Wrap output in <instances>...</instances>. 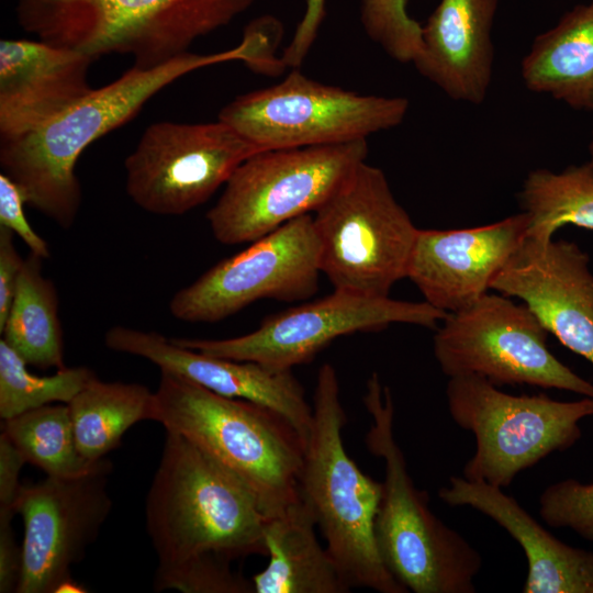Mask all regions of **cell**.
Here are the masks:
<instances>
[{
	"mask_svg": "<svg viewBox=\"0 0 593 593\" xmlns=\"http://www.w3.org/2000/svg\"><path fill=\"white\" fill-rule=\"evenodd\" d=\"M410 102L403 97L359 94L293 70L281 82L239 94L219 114L261 150L367 139L400 125Z\"/></svg>",
	"mask_w": 593,
	"mask_h": 593,
	"instance_id": "30bf717a",
	"label": "cell"
},
{
	"mask_svg": "<svg viewBox=\"0 0 593 593\" xmlns=\"http://www.w3.org/2000/svg\"><path fill=\"white\" fill-rule=\"evenodd\" d=\"M447 314L426 301L407 302L334 290L322 299L268 316L257 329L242 336L171 339L205 355L292 370L314 359L340 336L379 332L395 323L435 328Z\"/></svg>",
	"mask_w": 593,
	"mask_h": 593,
	"instance_id": "7c38bea8",
	"label": "cell"
},
{
	"mask_svg": "<svg viewBox=\"0 0 593 593\" xmlns=\"http://www.w3.org/2000/svg\"><path fill=\"white\" fill-rule=\"evenodd\" d=\"M499 0H440L422 26L417 71L450 99L484 102L493 76Z\"/></svg>",
	"mask_w": 593,
	"mask_h": 593,
	"instance_id": "ffe728a7",
	"label": "cell"
},
{
	"mask_svg": "<svg viewBox=\"0 0 593 593\" xmlns=\"http://www.w3.org/2000/svg\"><path fill=\"white\" fill-rule=\"evenodd\" d=\"M362 401L371 417L366 447L384 466L374 524L382 561L409 592L474 593L482 557L432 512L428 494L415 486L395 438L391 391L377 372L369 377Z\"/></svg>",
	"mask_w": 593,
	"mask_h": 593,
	"instance_id": "277c9868",
	"label": "cell"
},
{
	"mask_svg": "<svg viewBox=\"0 0 593 593\" xmlns=\"http://www.w3.org/2000/svg\"><path fill=\"white\" fill-rule=\"evenodd\" d=\"M43 259L24 258L13 301L0 328L2 339L27 363L65 368L57 290L43 273Z\"/></svg>",
	"mask_w": 593,
	"mask_h": 593,
	"instance_id": "cb8c5ba5",
	"label": "cell"
},
{
	"mask_svg": "<svg viewBox=\"0 0 593 593\" xmlns=\"http://www.w3.org/2000/svg\"><path fill=\"white\" fill-rule=\"evenodd\" d=\"M1 433L15 446L26 463L46 475L74 478L92 470L78 450L68 404L44 405L2 421Z\"/></svg>",
	"mask_w": 593,
	"mask_h": 593,
	"instance_id": "4316f807",
	"label": "cell"
},
{
	"mask_svg": "<svg viewBox=\"0 0 593 593\" xmlns=\"http://www.w3.org/2000/svg\"><path fill=\"white\" fill-rule=\"evenodd\" d=\"M325 16V0H306L302 20L280 57L286 67L299 68L304 61Z\"/></svg>",
	"mask_w": 593,
	"mask_h": 593,
	"instance_id": "1f68e13d",
	"label": "cell"
},
{
	"mask_svg": "<svg viewBox=\"0 0 593 593\" xmlns=\"http://www.w3.org/2000/svg\"><path fill=\"white\" fill-rule=\"evenodd\" d=\"M25 460L10 439L0 434V511L15 512L22 486L20 473ZM16 514V513H15Z\"/></svg>",
	"mask_w": 593,
	"mask_h": 593,
	"instance_id": "e575fe53",
	"label": "cell"
},
{
	"mask_svg": "<svg viewBox=\"0 0 593 593\" xmlns=\"http://www.w3.org/2000/svg\"><path fill=\"white\" fill-rule=\"evenodd\" d=\"M491 289L521 299L548 333L593 367V272L579 245L526 237Z\"/></svg>",
	"mask_w": 593,
	"mask_h": 593,
	"instance_id": "2e32d148",
	"label": "cell"
},
{
	"mask_svg": "<svg viewBox=\"0 0 593 593\" xmlns=\"http://www.w3.org/2000/svg\"><path fill=\"white\" fill-rule=\"evenodd\" d=\"M68 407L78 450L90 461L107 458L130 427L155 417L154 392L146 385L105 382L98 377L76 394Z\"/></svg>",
	"mask_w": 593,
	"mask_h": 593,
	"instance_id": "d4e9b609",
	"label": "cell"
},
{
	"mask_svg": "<svg viewBox=\"0 0 593 593\" xmlns=\"http://www.w3.org/2000/svg\"><path fill=\"white\" fill-rule=\"evenodd\" d=\"M255 0H16L19 24L93 59L127 54L152 68L246 11Z\"/></svg>",
	"mask_w": 593,
	"mask_h": 593,
	"instance_id": "8992f818",
	"label": "cell"
},
{
	"mask_svg": "<svg viewBox=\"0 0 593 593\" xmlns=\"http://www.w3.org/2000/svg\"><path fill=\"white\" fill-rule=\"evenodd\" d=\"M316 521L301 499L268 517V563L250 579L254 593H347L335 560L316 535Z\"/></svg>",
	"mask_w": 593,
	"mask_h": 593,
	"instance_id": "7402d4cb",
	"label": "cell"
},
{
	"mask_svg": "<svg viewBox=\"0 0 593 593\" xmlns=\"http://www.w3.org/2000/svg\"><path fill=\"white\" fill-rule=\"evenodd\" d=\"M438 496L484 514L517 541L527 559L524 593H593V551L556 538L502 488L452 475Z\"/></svg>",
	"mask_w": 593,
	"mask_h": 593,
	"instance_id": "44dd1931",
	"label": "cell"
},
{
	"mask_svg": "<svg viewBox=\"0 0 593 593\" xmlns=\"http://www.w3.org/2000/svg\"><path fill=\"white\" fill-rule=\"evenodd\" d=\"M111 461L103 458L79 477L46 475L22 484L15 503V513L24 525L16 593L85 591L70 570L83 559L111 513Z\"/></svg>",
	"mask_w": 593,
	"mask_h": 593,
	"instance_id": "9a60e30c",
	"label": "cell"
},
{
	"mask_svg": "<svg viewBox=\"0 0 593 593\" xmlns=\"http://www.w3.org/2000/svg\"><path fill=\"white\" fill-rule=\"evenodd\" d=\"M13 512H0V593L18 590L21 568L22 547L16 542L12 527Z\"/></svg>",
	"mask_w": 593,
	"mask_h": 593,
	"instance_id": "836d02e7",
	"label": "cell"
},
{
	"mask_svg": "<svg viewBox=\"0 0 593 593\" xmlns=\"http://www.w3.org/2000/svg\"><path fill=\"white\" fill-rule=\"evenodd\" d=\"M256 57L255 40L243 35L231 49L204 55L186 52L152 68L133 65L42 126L0 138L1 172L19 186L26 204L59 227L70 228L81 204L76 165L89 145L128 122L152 97L191 71L235 60L248 65Z\"/></svg>",
	"mask_w": 593,
	"mask_h": 593,
	"instance_id": "7a4b0ae2",
	"label": "cell"
},
{
	"mask_svg": "<svg viewBox=\"0 0 593 593\" xmlns=\"http://www.w3.org/2000/svg\"><path fill=\"white\" fill-rule=\"evenodd\" d=\"M522 213L495 223L459 230H419L409 259V278L424 301L446 313L470 306L527 236Z\"/></svg>",
	"mask_w": 593,
	"mask_h": 593,
	"instance_id": "e0dca14e",
	"label": "cell"
},
{
	"mask_svg": "<svg viewBox=\"0 0 593 593\" xmlns=\"http://www.w3.org/2000/svg\"><path fill=\"white\" fill-rule=\"evenodd\" d=\"M25 198L19 186L7 175L0 174V226L18 235L30 253L47 259L51 256L48 243L27 222Z\"/></svg>",
	"mask_w": 593,
	"mask_h": 593,
	"instance_id": "4dcf8cb0",
	"label": "cell"
},
{
	"mask_svg": "<svg viewBox=\"0 0 593 593\" xmlns=\"http://www.w3.org/2000/svg\"><path fill=\"white\" fill-rule=\"evenodd\" d=\"M367 156V139L257 152L208 212L213 236L224 245L251 243L311 214Z\"/></svg>",
	"mask_w": 593,
	"mask_h": 593,
	"instance_id": "9c48e42d",
	"label": "cell"
},
{
	"mask_svg": "<svg viewBox=\"0 0 593 593\" xmlns=\"http://www.w3.org/2000/svg\"><path fill=\"white\" fill-rule=\"evenodd\" d=\"M521 74L528 90L593 111V2L575 5L537 35Z\"/></svg>",
	"mask_w": 593,
	"mask_h": 593,
	"instance_id": "603a6c76",
	"label": "cell"
},
{
	"mask_svg": "<svg viewBox=\"0 0 593 593\" xmlns=\"http://www.w3.org/2000/svg\"><path fill=\"white\" fill-rule=\"evenodd\" d=\"M104 344L113 351L144 358L160 370L179 374L220 395L265 405L286 417L306 443L312 405L292 370L205 355L157 332L123 325L108 329Z\"/></svg>",
	"mask_w": 593,
	"mask_h": 593,
	"instance_id": "ac0fdd59",
	"label": "cell"
},
{
	"mask_svg": "<svg viewBox=\"0 0 593 593\" xmlns=\"http://www.w3.org/2000/svg\"><path fill=\"white\" fill-rule=\"evenodd\" d=\"M528 216V238L550 240L570 224L593 230V165L588 161L562 171L532 170L518 194Z\"/></svg>",
	"mask_w": 593,
	"mask_h": 593,
	"instance_id": "484cf974",
	"label": "cell"
},
{
	"mask_svg": "<svg viewBox=\"0 0 593 593\" xmlns=\"http://www.w3.org/2000/svg\"><path fill=\"white\" fill-rule=\"evenodd\" d=\"M313 213L321 272L334 290L384 298L406 278L418 228L380 168L360 163Z\"/></svg>",
	"mask_w": 593,
	"mask_h": 593,
	"instance_id": "ba28073f",
	"label": "cell"
},
{
	"mask_svg": "<svg viewBox=\"0 0 593 593\" xmlns=\"http://www.w3.org/2000/svg\"><path fill=\"white\" fill-rule=\"evenodd\" d=\"M94 59L45 41H0V138L29 133L87 96Z\"/></svg>",
	"mask_w": 593,
	"mask_h": 593,
	"instance_id": "d6986e66",
	"label": "cell"
},
{
	"mask_svg": "<svg viewBox=\"0 0 593 593\" xmlns=\"http://www.w3.org/2000/svg\"><path fill=\"white\" fill-rule=\"evenodd\" d=\"M260 150L220 120L157 122L144 131L125 159L126 193L148 213L182 215L206 202L245 159Z\"/></svg>",
	"mask_w": 593,
	"mask_h": 593,
	"instance_id": "4fadbf2b",
	"label": "cell"
},
{
	"mask_svg": "<svg viewBox=\"0 0 593 593\" xmlns=\"http://www.w3.org/2000/svg\"><path fill=\"white\" fill-rule=\"evenodd\" d=\"M446 400L452 421L475 438L462 477L502 489L550 454L572 447L581 438V421L593 416V398L514 395L475 374L450 377Z\"/></svg>",
	"mask_w": 593,
	"mask_h": 593,
	"instance_id": "52a82bcc",
	"label": "cell"
},
{
	"mask_svg": "<svg viewBox=\"0 0 593 593\" xmlns=\"http://www.w3.org/2000/svg\"><path fill=\"white\" fill-rule=\"evenodd\" d=\"M407 0H361L360 20L369 38L399 63H414L423 47L422 25Z\"/></svg>",
	"mask_w": 593,
	"mask_h": 593,
	"instance_id": "f1b7e54d",
	"label": "cell"
},
{
	"mask_svg": "<svg viewBox=\"0 0 593 593\" xmlns=\"http://www.w3.org/2000/svg\"><path fill=\"white\" fill-rule=\"evenodd\" d=\"M154 422L204 450L256 495L267 517L301 500L305 440L276 411L160 370Z\"/></svg>",
	"mask_w": 593,
	"mask_h": 593,
	"instance_id": "3957f363",
	"label": "cell"
},
{
	"mask_svg": "<svg viewBox=\"0 0 593 593\" xmlns=\"http://www.w3.org/2000/svg\"><path fill=\"white\" fill-rule=\"evenodd\" d=\"M312 423L300 474V495L311 508L345 582L380 593H407L378 550L374 524L382 482L363 473L343 440L346 414L335 368L317 373Z\"/></svg>",
	"mask_w": 593,
	"mask_h": 593,
	"instance_id": "5b68a950",
	"label": "cell"
},
{
	"mask_svg": "<svg viewBox=\"0 0 593 593\" xmlns=\"http://www.w3.org/2000/svg\"><path fill=\"white\" fill-rule=\"evenodd\" d=\"M539 515L553 528L593 541V483L569 478L549 484L539 496Z\"/></svg>",
	"mask_w": 593,
	"mask_h": 593,
	"instance_id": "f546056e",
	"label": "cell"
},
{
	"mask_svg": "<svg viewBox=\"0 0 593 593\" xmlns=\"http://www.w3.org/2000/svg\"><path fill=\"white\" fill-rule=\"evenodd\" d=\"M27 363L0 339V417L53 404H68L96 376L85 366L65 367L51 376L31 373Z\"/></svg>",
	"mask_w": 593,
	"mask_h": 593,
	"instance_id": "83f0119b",
	"label": "cell"
},
{
	"mask_svg": "<svg viewBox=\"0 0 593 593\" xmlns=\"http://www.w3.org/2000/svg\"><path fill=\"white\" fill-rule=\"evenodd\" d=\"M23 264L24 259L14 244V234L0 226V328L7 320Z\"/></svg>",
	"mask_w": 593,
	"mask_h": 593,
	"instance_id": "d6a6232c",
	"label": "cell"
},
{
	"mask_svg": "<svg viewBox=\"0 0 593 593\" xmlns=\"http://www.w3.org/2000/svg\"><path fill=\"white\" fill-rule=\"evenodd\" d=\"M267 516L253 491L186 437L166 432L146 501L156 592L254 593L232 563L267 557Z\"/></svg>",
	"mask_w": 593,
	"mask_h": 593,
	"instance_id": "6da1fadb",
	"label": "cell"
},
{
	"mask_svg": "<svg viewBox=\"0 0 593 593\" xmlns=\"http://www.w3.org/2000/svg\"><path fill=\"white\" fill-rule=\"evenodd\" d=\"M589 152H590V163L593 165V132H592V139L589 145Z\"/></svg>",
	"mask_w": 593,
	"mask_h": 593,
	"instance_id": "d590c367",
	"label": "cell"
},
{
	"mask_svg": "<svg viewBox=\"0 0 593 593\" xmlns=\"http://www.w3.org/2000/svg\"><path fill=\"white\" fill-rule=\"evenodd\" d=\"M320 244L312 214L298 216L206 270L169 302L189 323H215L261 299L294 302L318 289Z\"/></svg>",
	"mask_w": 593,
	"mask_h": 593,
	"instance_id": "5bb4252c",
	"label": "cell"
},
{
	"mask_svg": "<svg viewBox=\"0 0 593 593\" xmlns=\"http://www.w3.org/2000/svg\"><path fill=\"white\" fill-rule=\"evenodd\" d=\"M547 337V329L524 303L485 293L470 306L447 314L433 348L448 378L475 374L499 388L526 384L593 398V383L552 355Z\"/></svg>",
	"mask_w": 593,
	"mask_h": 593,
	"instance_id": "8fae6325",
	"label": "cell"
}]
</instances>
